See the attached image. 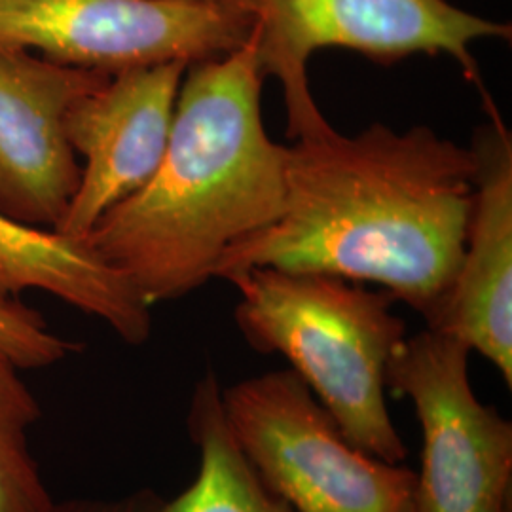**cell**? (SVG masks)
I'll use <instances>...</instances> for the list:
<instances>
[{
    "mask_svg": "<svg viewBox=\"0 0 512 512\" xmlns=\"http://www.w3.org/2000/svg\"><path fill=\"white\" fill-rule=\"evenodd\" d=\"M251 21L258 69L277 78L287 109V137L332 129L310 90L308 65L317 50L344 48L380 65L410 55H450L486 95L471 46L509 40L511 23L482 18L448 0H232Z\"/></svg>",
    "mask_w": 512,
    "mask_h": 512,
    "instance_id": "4",
    "label": "cell"
},
{
    "mask_svg": "<svg viewBox=\"0 0 512 512\" xmlns=\"http://www.w3.org/2000/svg\"><path fill=\"white\" fill-rule=\"evenodd\" d=\"M78 351L80 344L55 334L37 310L21 300L0 302V355L21 370L57 365Z\"/></svg>",
    "mask_w": 512,
    "mask_h": 512,
    "instance_id": "14",
    "label": "cell"
},
{
    "mask_svg": "<svg viewBox=\"0 0 512 512\" xmlns=\"http://www.w3.org/2000/svg\"><path fill=\"white\" fill-rule=\"evenodd\" d=\"M19 372L0 355V512H50L55 499L29 446L42 408Z\"/></svg>",
    "mask_w": 512,
    "mask_h": 512,
    "instance_id": "13",
    "label": "cell"
},
{
    "mask_svg": "<svg viewBox=\"0 0 512 512\" xmlns=\"http://www.w3.org/2000/svg\"><path fill=\"white\" fill-rule=\"evenodd\" d=\"M253 38L186 67L164 160L150 183L82 239L148 306L215 277L224 253L285 207V156L264 128Z\"/></svg>",
    "mask_w": 512,
    "mask_h": 512,
    "instance_id": "2",
    "label": "cell"
},
{
    "mask_svg": "<svg viewBox=\"0 0 512 512\" xmlns=\"http://www.w3.org/2000/svg\"><path fill=\"white\" fill-rule=\"evenodd\" d=\"M475 158L427 126L372 124L296 139L285 156V207L232 245L215 277L251 268L374 283L427 319L465 247Z\"/></svg>",
    "mask_w": 512,
    "mask_h": 512,
    "instance_id": "1",
    "label": "cell"
},
{
    "mask_svg": "<svg viewBox=\"0 0 512 512\" xmlns=\"http://www.w3.org/2000/svg\"><path fill=\"white\" fill-rule=\"evenodd\" d=\"M469 355L425 329L406 336L387 366V389L420 421L412 512H511L512 423L476 397Z\"/></svg>",
    "mask_w": 512,
    "mask_h": 512,
    "instance_id": "6",
    "label": "cell"
},
{
    "mask_svg": "<svg viewBox=\"0 0 512 512\" xmlns=\"http://www.w3.org/2000/svg\"><path fill=\"white\" fill-rule=\"evenodd\" d=\"M164 497L152 488H141L118 497H73L54 501L50 512H160Z\"/></svg>",
    "mask_w": 512,
    "mask_h": 512,
    "instance_id": "15",
    "label": "cell"
},
{
    "mask_svg": "<svg viewBox=\"0 0 512 512\" xmlns=\"http://www.w3.org/2000/svg\"><path fill=\"white\" fill-rule=\"evenodd\" d=\"M234 321L260 353L285 357L342 433L363 452L404 463L408 448L387 408V366L406 338L385 291L334 275L251 268L226 279Z\"/></svg>",
    "mask_w": 512,
    "mask_h": 512,
    "instance_id": "3",
    "label": "cell"
},
{
    "mask_svg": "<svg viewBox=\"0 0 512 512\" xmlns=\"http://www.w3.org/2000/svg\"><path fill=\"white\" fill-rule=\"evenodd\" d=\"M222 412L243 458L294 512H412L416 471L355 446L291 368L222 387Z\"/></svg>",
    "mask_w": 512,
    "mask_h": 512,
    "instance_id": "5",
    "label": "cell"
},
{
    "mask_svg": "<svg viewBox=\"0 0 512 512\" xmlns=\"http://www.w3.org/2000/svg\"><path fill=\"white\" fill-rule=\"evenodd\" d=\"M188 435L200 465L192 484L173 499H164L160 512H294L256 476L228 431L222 412V385L207 372L194 387Z\"/></svg>",
    "mask_w": 512,
    "mask_h": 512,
    "instance_id": "12",
    "label": "cell"
},
{
    "mask_svg": "<svg viewBox=\"0 0 512 512\" xmlns=\"http://www.w3.org/2000/svg\"><path fill=\"white\" fill-rule=\"evenodd\" d=\"M186 67L169 61L110 74L74 103L65 126L84 164L57 234L86 238L110 209L150 183L164 160Z\"/></svg>",
    "mask_w": 512,
    "mask_h": 512,
    "instance_id": "8",
    "label": "cell"
},
{
    "mask_svg": "<svg viewBox=\"0 0 512 512\" xmlns=\"http://www.w3.org/2000/svg\"><path fill=\"white\" fill-rule=\"evenodd\" d=\"M44 291L107 323L129 346L152 332V306L82 239L65 238L0 213V302Z\"/></svg>",
    "mask_w": 512,
    "mask_h": 512,
    "instance_id": "11",
    "label": "cell"
},
{
    "mask_svg": "<svg viewBox=\"0 0 512 512\" xmlns=\"http://www.w3.org/2000/svg\"><path fill=\"white\" fill-rule=\"evenodd\" d=\"M251 31L232 0H0V48L95 73L215 59Z\"/></svg>",
    "mask_w": 512,
    "mask_h": 512,
    "instance_id": "7",
    "label": "cell"
},
{
    "mask_svg": "<svg viewBox=\"0 0 512 512\" xmlns=\"http://www.w3.org/2000/svg\"><path fill=\"white\" fill-rule=\"evenodd\" d=\"M110 74L0 48V213L57 230L73 202L82 165L67 137V114Z\"/></svg>",
    "mask_w": 512,
    "mask_h": 512,
    "instance_id": "9",
    "label": "cell"
},
{
    "mask_svg": "<svg viewBox=\"0 0 512 512\" xmlns=\"http://www.w3.org/2000/svg\"><path fill=\"white\" fill-rule=\"evenodd\" d=\"M488 122L473 131V205L448 293L425 319L490 361L512 387V135L484 97Z\"/></svg>",
    "mask_w": 512,
    "mask_h": 512,
    "instance_id": "10",
    "label": "cell"
}]
</instances>
